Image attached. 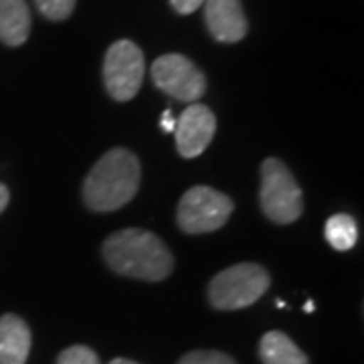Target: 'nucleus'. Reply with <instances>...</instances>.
I'll use <instances>...</instances> for the list:
<instances>
[{
  "instance_id": "19",
  "label": "nucleus",
  "mask_w": 364,
  "mask_h": 364,
  "mask_svg": "<svg viewBox=\"0 0 364 364\" xmlns=\"http://www.w3.org/2000/svg\"><path fill=\"white\" fill-rule=\"evenodd\" d=\"M9 198H11V195H9V188H6L4 184H0V213L6 208V205H9Z\"/></svg>"
},
{
  "instance_id": "3",
  "label": "nucleus",
  "mask_w": 364,
  "mask_h": 364,
  "mask_svg": "<svg viewBox=\"0 0 364 364\" xmlns=\"http://www.w3.org/2000/svg\"><path fill=\"white\" fill-rule=\"evenodd\" d=\"M272 277L257 263H237L208 284V301L217 310H243L269 289Z\"/></svg>"
},
{
  "instance_id": "9",
  "label": "nucleus",
  "mask_w": 364,
  "mask_h": 364,
  "mask_svg": "<svg viewBox=\"0 0 364 364\" xmlns=\"http://www.w3.org/2000/svg\"><path fill=\"white\" fill-rule=\"evenodd\" d=\"M205 21L221 43H237L247 35V18L239 0H205Z\"/></svg>"
},
{
  "instance_id": "6",
  "label": "nucleus",
  "mask_w": 364,
  "mask_h": 364,
  "mask_svg": "<svg viewBox=\"0 0 364 364\" xmlns=\"http://www.w3.org/2000/svg\"><path fill=\"white\" fill-rule=\"evenodd\" d=\"M104 81L107 93L116 102H130L144 81V53L132 41L114 43L104 61Z\"/></svg>"
},
{
  "instance_id": "11",
  "label": "nucleus",
  "mask_w": 364,
  "mask_h": 364,
  "mask_svg": "<svg viewBox=\"0 0 364 364\" xmlns=\"http://www.w3.org/2000/svg\"><path fill=\"white\" fill-rule=\"evenodd\" d=\"M31 13L26 0H0V41L18 47L28 39Z\"/></svg>"
},
{
  "instance_id": "18",
  "label": "nucleus",
  "mask_w": 364,
  "mask_h": 364,
  "mask_svg": "<svg viewBox=\"0 0 364 364\" xmlns=\"http://www.w3.org/2000/svg\"><path fill=\"white\" fill-rule=\"evenodd\" d=\"M160 126H162V130H164V132H174V126H176V119L172 117V114H170V109H166V112L162 114V119H160Z\"/></svg>"
},
{
  "instance_id": "17",
  "label": "nucleus",
  "mask_w": 364,
  "mask_h": 364,
  "mask_svg": "<svg viewBox=\"0 0 364 364\" xmlns=\"http://www.w3.org/2000/svg\"><path fill=\"white\" fill-rule=\"evenodd\" d=\"M170 2H172L174 11L178 14H191L195 13L196 9H200V4L205 0H170Z\"/></svg>"
},
{
  "instance_id": "1",
  "label": "nucleus",
  "mask_w": 364,
  "mask_h": 364,
  "mask_svg": "<svg viewBox=\"0 0 364 364\" xmlns=\"http://www.w3.org/2000/svg\"><path fill=\"white\" fill-rule=\"evenodd\" d=\"M104 257L116 273L144 282H162L174 267V257L164 241L138 227L109 235L104 243Z\"/></svg>"
},
{
  "instance_id": "12",
  "label": "nucleus",
  "mask_w": 364,
  "mask_h": 364,
  "mask_svg": "<svg viewBox=\"0 0 364 364\" xmlns=\"http://www.w3.org/2000/svg\"><path fill=\"white\" fill-rule=\"evenodd\" d=\"M259 356L263 364H310L308 356L299 350L296 342L284 332H267L259 344Z\"/></svg>"
},
{
  "instance_id": "21",
  "label": "nucleus",
  "mask_w": 364,
  "mask_h": 364,
  "mask_svg": "<svg viewBox=\"0 0 364 364\" xmlns=\"http://www.w3.org/2000/svg\"><path fill=\"white\" fill-rule=\"evenodd\" d=\"M304 310L308 314L314 312V301H306V306H304Z\"/></svg>"
},
{
  "instance_id": "10",
  "label": "nucleus",
  "mask_w": 364,
  "mask_h": 364,
  "mask_svg": "<svg viewBox=\"0 0 364 364\" xmlns=\"http://www.w3.org/2000/svg\"><path fill=\"white\" fill-rule=\"evenodd\" d=\"M31 352V330L23 318L4 314L0 318V364H25Z\"/></svg>"
},
{
  "instance_id": "5",
  "label": "nucleus",
  "mask_w": 364,
  "mask_h": 364,
  "mask_svg": "<svg viewBox=\"0 0 364 364\" xmlns=\"http://www.w3.org/2000/svg\"><path fill=\"white\" fill-rule=\"evenodd\" d=\"M233 213V200L210 186H193L178 203L176 221L184 233L203 235L221 229Z\"/></svg>"
},
{
  "instance_id": "13",
  "label": "nucleus",
  "mask_w": 364,
  "mask_h": 364,
  "mask_svg": "<svg viewBox=\"0 0 364 364\" xmlns=\"http://www.w3.org/2000/svg\"><path fill=\"white\" fill-rule=\"evenodd\" d=\"M324 235L328 243L336 251H348L358 241V225L346 213L332 215L324 227Z\"/></svg>"
},
{
  "instance_id": "4",
  "label": "nucleus",
  "mask_w": 364,
  "mask_h": 364,
  "mask_svg": "<svg viewBox=\"0 0 364 364\" xmlns=\"http://www.w3.org/2000/svg\"><path fill=\"white\" fill-rule=\"evenodd\" d=\"M261 208L269 221L289 225L304 213L301 188L279 158H267L261 164Z\"/></svg>"
},
{
  "instance_id": "16",
  "label": "nucleus",
  "mask_w": 364,
  "mask_h": 364,
  "mask_svg": "<svg viewBox=\"0 0 364 364\" xmlns=\"http://www.w3.org/2000/svg\"><path fill=\"white\" fill-rule=\"evenodd\" d=\"M57 364H100V358L90 346L77 344V346H71L61 352L57 358Z\"/></svg>"
},
{
  "instance_id": "2",
  "label": "nucleus",
  "mask_w": 364,
  "mask_h": 364,
  "mask_svg": "<svg viewBox=\"0 0 364 364\" xmlns=\"http://www.w3.org/2000/svg\"><path fill=\"white\" fill-rule=\"evenodd\" d=\"M140 162L126 148L105 152L90 170L83 184V198L91 210L109 213L128 205L140 186Z\"/></svg>"
},
{
  "instance_id": "15",
  "label": "nucleus",
  "mask_w": 364,
  "mask_h": 364,
  "mask_svg": "<svg viewBox=\"0 0 364 364\" xmlns=\"http://www.w3.org/2000/svg\"><path fill=\"white\" fill-rule=\"evenodd\" d=\"M178 364H237L225 352H217V350H195L184 354Z\"/></svg>"
},
{
  "instance_id": "20",
  "label": "nucleus",
  "mask_w": 364,
  "mask_h": 364,
  "mask_svg": "<svg viewBox=\"0 0 364 364\" xmlns=\"http://www.w3.org/2000/svg\"><path fill=\"white\" fill-rule=\"evenodd\" d=\"M109 364H138V363H134V360H128V358H116V360H112Z\"/></svg>"
},
{
  "instance_id": "7",
  "label": "nucleus",
  "mask_w": 364,
  "mask_h": 364,
  "mask_svg": "<svg viewBox=\"0 0 364 364\" xmlns=\"http://www.w3.org/2000/svg\"><path fill=\"white\" fill-rule=\"evenodd\" d=\"M152 79L158 90L184 104H195L207 91V79L203 71L178 53L158 57L152 63Z\"/></svg>"
},
{
  "instance_id": "8",
  "label": "nucleus",
  "mask_w": 364,
  "mask_h": 364,
  "mask_svg": "<svg viewBox=\"0 0 364 364\" xmlns=\"http://www.w3.org/2000/svg\"><path fill=\"white\" fill-rule=\"evenodd\" d=\"M215 130H217V119L207 105H188L174 126L178 154L182 158H196L198 154H203L213 140Z\"/></svg>"
},
{
  "instance_id": "14",
  "label": "nucleus",
  "mask_w": 364,
  "mask_h": 364,
  "mask_svg": "<svg viewBox=\"0 0 364 364\" xmlns=\"http://www.w3.org/2000/svg\"><path fill=\"white\" fill-rule=\"evenodd\" d=\"M43 16L49 21H65L75 9V0H35Z\"/></svg>"
}]
</instances>
